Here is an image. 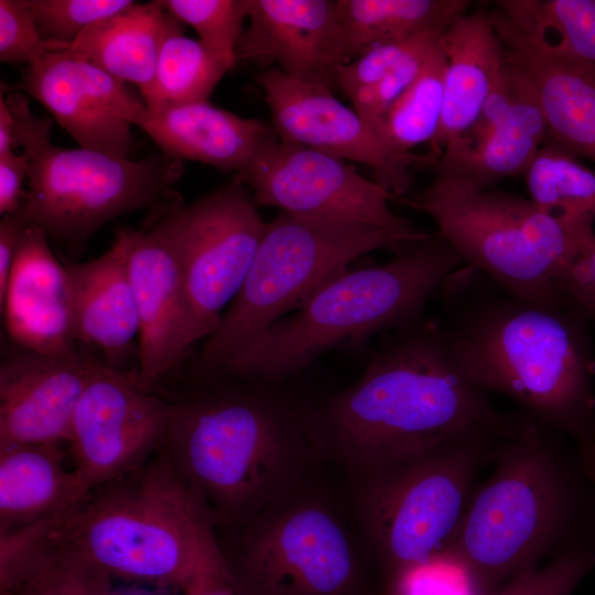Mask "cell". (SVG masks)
I'll use <instances>...</instances> for the list:
<instances>
[{
  "label": "cell",
  "mask_w": 595,
  "mask_h": 595,
  "mask_svg": "<svg viewBox=\"0 0 595 595\" xmlns=\"http://www.w3.org/2000/svg\"><path fill=\"white\" fill-rule=\"evenodd\" d=\"M303 414L324 463L346 476L447 442L510 429L456 364L440 322L423 316L388 332L359 379L305 396Z\"/></svg>",
  "instance_id": "obj_1"
},
{
  "label": "cell",
  "mask_w": 595,
  "mask_h": 595,
  "mask_svg": "<svg viewBox=\"0 0 595 595\" xmlns=\"http://www.w3.org/2000/svg\"><path fill=\"white\" fill-rule=\"evenodd\" d=\"M439 321L464 375L510 398L575 445L595 439V357L586 320L567 302L519 300L466 264L444 281Z\"/></svg>",
  "instance_id": "obj_2"
},
{
  "label": "cell",
  "mask_w": 595,
  "mask_h": 595,
  "mask_svg": "<svg viewBox=\"0 0 595 595\" xmlns=\"http://www.w3.org/2000/svg\"><path fill=\"white\" fill-rule=\"evenodd\" d=\"M294 380L207 379L172 403L161 450L215 530L244 523L323 465Z\"/></svg>",
  "instance_id": "obj_3"
},
{
  "label": "cell",
  "mask_w": 595,
  "mask_h": 595,
  "mask_svg": "<svg viewBox=\"0 0 595 595\" xmlns=\"http://www.w3.org/2000/svg\"><path fill=\"white\" fill-rule=\"evenodd\" d=\"M558 437L522 413L495 445L493 473L476 485L444 556L474 595L595 544V483Z\"/></svg>",
  "instance_id": "obj_4"
},
{
  "label": "cell",
  "mask_w": 595,
  "mask_h": 595,
  "mask_svg": "<svg viewBox=\"0 0 595 595\" xmlns=\"http://www.w3.org/2000/svg\"><path fill=\"white\" fill-rule=\"evenodd\" d=\"M463 264L447 240L431 234L386 263L347 268L207 379H295L335 347L366 345L425 316L428 302Z\"/></svg>",
  "instance_id": "obj_5"
},
{
  "label": "cell",
  "mask_w": 595,
  "mask_h": 595,
  "mask_svg": "<svg viewBox=\"0 0 595 595\" xmlns=\"http://www.w3.org/2000/svg\"><path fill=\"white\" fill-rule=\"evenodd\" d=\"M66 539L112 578L184 593L219 553L215 523L160 450L89 490L60 519Z\"/></svg>",
  "instance_id": "obj_6"
},
{
  "label": "cell",
  "mask_w": 595,
  "mask_h": 595,
  "mask_svg": "<svg viewBox=\"0 0 595 595\" xmlns=\"http://www.w3.org/2000/svg\"><path fill=\"white\" fill-rule=\"evenodd\" d=\"M408 206L430 215L464 263L508 294L534 304L566 302L562 284L595 237L594 223L554 216L530 198L437 170Z\"/></svg>",
  "instance_id": "obj_7"
},
{
  "label": "cell",
  "mask_w": 595,
  "mask_h": 595,
  "mask_svg": "<svg viewBox=\"0 0 595 595\" xmlns=\"http://www.w3.org/2000/svg\"><path fill=\"white\" fill-rule=\"evenodd\" d=\"M509 430L457 439L346 476L344 501L366 555L380 564L387 583L447 554L477 476Z\"/></svg>",
  "instance_id": "obj_8"
},
{
  "label": "cell",
  "mask_w": 595,
  "mask_h": 595,
  "mask_svg": "<svg viewBox=\"0 0 595 595\" xmlns=\"http://www.w3.org/2000/svg\"><path fill=\"white\" fill-rule=\"evenodd\" d=\"M215 536L239 595H359V534L315 476Z\"/></svg>",
  "instance_id": "obj_9"
},
{
  "label": "cell",
  "mask_w": 595,
  "mask_h": 595,
  "mask_svg": "<svg viewBox=\"0 0 595 595\" xmlns=\"http://www.w3.org/2000/svg\"><path fill=\"white\" fill-rule=\"evenodd\" d=\"M15 140L30 161L29 190L21 213L28 224L72 249L83 247L117 216L154 207L183 172L165 153L141 161L51 143L52 120L36 117L21 90L6 96Z\"/></svg>",
  "instance_id": "obj_10"
},
{
  "label": "cell",
  "mask_w": 595,
  "mask_h": 595,
  "mask_svg": "<svg viewBox=\"0 0 595 595\" xmlns=\"http://www.w3.org/2000/svg\"><path fill=\"white\" fill-rule=\"evenodd\" d=\"M414 242L381 228L280 212L267 224L250 271L204 344L195 371L216 374L266 328L299 309L322 284L374 250Z\"/></svg>",
  "instance_id": "obj_11"
},
{
  "label": "cell",
  "mask_w": 595,
  "mask_h": 595,
  "mask_svg": "<svg viewBox=\"0 0 595 595\" xmlns=\"http://www.w3.org/2000/svg\"><path fill=\"white\" fill-rule=\"evenodd\" d=\"M178 250L191 346L209 337L240 291L267 224L248 187L232 181L164 216Z\"/></svg>",
  "instance_id": "obj_12"
},
{
  "label": "cell",
  "mask_w": 595,
  "mask_h": 595,
  "mask_svg": "<svg viewBox=\"0 0 595 595\" xmlns=\"http://www.w3.org/2000/svg\"><path fill=\"white\" fill-rule=\"evenodd\" d=\"M235 176L248 187L257 206L277 207L302 217L369 225L411 241L431 235L390 209V202L407 205L408 198L366 178L340 158L279 137L268 141Z\"/></svg>",
  "instance_id": "obj_13"
},
{
  "label": "cell",
  "mask_w": 595,
  "mask_h": 595,
  "mask_svg": "<svg viewBox=\"0 0 595 595\" xmlns=\"http://www.w3.org/2000/svg\"><path fill=\"white\" fill-rule=\"evenodd\" d=\"M171 412L137 375L96 359L72 421L73 468L91 489L142 466L162 448Z\"/></svg>",
  "instance_id": "obj_14"
},
{
  "label": "cell",
  "mask_w": 595,
  "mask_h": 595,
  "mask_svg": "<svg viewBox=\"0 0 595 595\" xmlns=\"http://www.w3.org/2000/svg\"><path fill=\"white\" fill-rule=\"evenodd\" d=\"M256 79L279 139L368 165L375 171L376 181L401 198H407L413 184L409 167L434 166L437 161L431 154L391 153L374 127L328 88L300 82L279 68L262 71Z\"/></svg>",
  "instance_id": "obj_15"
},
{
  "label": "cell",
  "mask_w": 595,
  "mask_h": 595,
  "mask_svg": "<svg viewBox=\"0 0 595 595\" xmlns=\"http://www.w3.org/2000/svg\"><path fill=\"white\" fill-rule=\"evenodd\" d=\"M17 90L42 104L80 148L128 158L131 126L147 110L125 83L69 48L28 65Z\"/></svg>",
  "instance_id": "obj_16"
},
{
  "label": "cell",
  "mask_w": 595,
  "mask_h": 595,
  "mask_svg": "<svg viewBox=\"0 0 595 595\" xmlns=\"http://www.w3.org/2000/svg\"><path fill=\"white\" fill-rule=\"evenodd\" d=\"M121 231L140 321L137 377L151 387L191 346L183 270L164 217L150 228Z\"/></svg>",
  "instance_id": "obj_17"
},
{
  "label": "cell",
  "mask_w": 595,
  "mask_h": 595,
  "mask_svg": "<svg viewBox=\"0 0 595 595\" xmlns=\"http://www.w3.org/2000/svg\"><path fill=\"white\" fill-rule=\"evenodd\" d=\"M95 358H65L22 348L0 363V448L67 443Z\"/></svg>",
  "instance_id": "obj_18"
},
{
  "label": "cell",
  "mask_w": 595,
  "mask_h": 595,
  "mask_svg": "<svg viewBox=\"0 0 595 595\" xmlns=\"http://www.w3.org/2000/svg\"><path fill=\"white\" fill-rule=\"evenodd\" d=\"M237 61L275 62L300 82L328 88L347 64L337 0H247Z\"/></svg>",
  "instance_id": "obj_19"
},
{
  "label": "cell",
  "mask_w": 595,
  "mask_h": 595,
  "mask_svg": "<svg viewBox=\"0 0 595 595\" xmlns=\"http://www.w3.org/2000/svg\"><path fill=\"white\" fill-rule=\"evenodd\" d=\"M37 226L23 229L7 290L0 302L11 340L44 355L79 356L72 322L71 290L66 269Z\"/></svg>",
  "instance_id": "obj_20"
},
{
  "label": "cell",
  "mask_w": 595,
  "mask_h": 595,
  "mask_svg": "<svg viewBox=\"0 0 595 595\" xmlns=\"http://www.w3.org/2000/svg\"><path fill=\"white\" fill-rule=\"evenodd\" d=\"M491 19L508 53L530 78L553 139L574 155L595 162V65L549 55L498 10Z\"/></svg>",
  "instance_id": "obj_21"
},
{
  "label": "cell",
  "mask_w": 595,
  "mask_h": 595,
  "mask_svg": "<svg viewBox=\"0 0 595 595\" xmlns=\"http://www.w3.org/2000/svg\"><path fill=\"white\" fill-rule=\"evenodd\" d=\"M136 126L172 158L198 161L237 173L268 141L278 137L273 127L263 121L239 117L209 101L159 111L147 108Z\"/></svg>",
  "instance_id": "obj_22"
},
{
  "label": "cell",
  "mask_w": 595,
  "mask_h": 595,
  "mask_svg": "<svg viewBox=\"0 0 595 595\" xmlns=\"http://www.w3.org/2000/svg\"><path fill=\"white\" fill-rule=\"evenodd\" d=\"M444 100L431 155L463 136L475 122L507 57V50L485 9L463 12L444 31Z\"/></svg>",
  "instance_id": "obj_23"
},
{
  "label": "cell",
  "mask_w": 595,
  "mask_h": 595,
  "mask_svg": "<svg viewBox=\"0 0 595 595\" xmlns=\"http://www.w3.org/2000/svg\"><path fill=\"white\" fill-rule=\"evenodd\" d=\"M60 519L0 533V595H106L113 586L66 539Z\"/></svg>",
  "instance_id": "obj_24"
},
{
  "label": "cell",
  "mask_w": 595,
  "mask_h": 595,
  "mask_svg": "<svg viewBox=\"0 0 595 595\" xmlns=\"http://www.w3.org/2000/svg\"><path fill=\"white\" fill-rule=\"evenodd\" d=\"M89 490L63 444L1 447L0 533L63 518Z\"/></svg>",
  "instance_id": "obj_25"
},
{
  "label": "cell",
  "mask_w": 595,
  "mask_h": 595,
  "mask_svg": "<svg viewBox=\"0 0 595 595\" xmlns=\"http://www.w3.org/2000/svg\"><path fill=\"white\" fill-rule=\"evenodd\" d=\"M63 263L69 282L75 340L95 345L108 357L125 353L139 337L140 321L122 231L102 256Z\"/></svg>",
  "instance_id": "obj_26"
},
{
  "label": "cell",
  "mask_w": 595,
  "mask_h": 595,
  "mask_svg": "<svg viewBox=\"0 0 595 595\" xmlns=\"http://www.w3.org/2000/svg\"><path fill=\"white\" fill-rule=\"evenodd\" d=\"M170 19L160 1L136 2L90 25L65 47L122 83L137 85L142 96L153 82Z\"/></svg>",
  "instance_id": "obj_27"
},
{
  "label": "cell",
  "mask_w": 595,
  "mask_h": 595,
  "mask_svg": "<svg viewBox=\"0 0 595 595\" xmlns=\"http://www.w3.org/2000/svg\"><path fill=\"white\" fill-rule=\"evenodd\" d=\"M520 68L517 97L500 126L473 152L436 162V170L459 173L483 187L524 173L547 140L548 127L536 89Z\"/></svg>",
  "instance_id": "obj_28"
},
{
  "label": "cell",
  "mask_w": 595,
  "mask_h": 595,
  "mask_svg": "<svg viewBox=\"0 0 595 595\" xmlns=\"http://www.w3.org/2000/svg\"><path fill=\"white\" fill-rule=\"evenodd\" d=\"M465 0H337L347 63L369 48L431 29L466 12Z\"/></svg>",
  "instance_id": "obj_29"
},
{
  "label": "cell",
  "mask_w": 595,
  "mask_h": 595,
  "mask_svg": "<svg viewBox=\"0 0 595 595\" xmlns=\"http://www.w3.org/2000/svg\"><path fill=\"white\" fill-rule=\"evenodd\" d=\"M497 9L540 51L595 65V0H502Z\"/></svg>",
  "instance_id": "obj_30"
},
{
  "label": "cell",
  "mask_w": 595,
  "mask_h": 595,
  "mask_svg": "<svg viewBox=\"0 0 595 595\" xmlns=\"http://www.w3.org/2000/svg\"><path fill=\"white\" fill-rule=\"evenodd\" d=\"M228 71L199 40L186 36L184 24L171 14L154 78L142 100L150 111L208 101Z\"/></svg>",
  "instance_id": "obj_31"
},
{
  "label": "cell",
  "mask_w": 595,
  "mask_h": 595,
  "mask_svg": "<svg viewBox=\"0 0 595 595\" xmlns=\"http://www.w3.org/2000/svg\"><path fill=\"white\" fill-rule=\"evenodd\" d=\"M446 56L442 47L423 65L415 80L386 110L374 129L396 155L432 142L439 131L444 100Z\"/></svg>",
  "instance_id": "obj_32"
},
{
  "label": "cell",
  "mask_w": 595,
  "mask_h": 595,
  "mask_svg": "<svg viewBox=\"0 0 595 595\" xmlns=\"http://www.w3.org/2000/svg\"><path fill=\"white\" fill-rule=\"evenodd\" d=\"M530 199L554 216L595 221V171L547 138L523 173Z\"/></svg>",
  "instance_id": "obj_33"
},
{
  "label": "cell",
  "mask_w": 595,
  "mask_h": 595,
  "mask_svg": "<svg viewBox=\"0 0 595 595\" xmlns=\"http://www.w3.org/2000/svg\"><path fill=\"white\" fill-rule=\"evenodd\" d=\"M183 24L191 25L201 43L225 65L237 64L236 51L248 19L247 0H159Z\"/></svg>",
  "instance_id": "obj_34"
},
{
  "label": "cell",
  "mask_w": 595,
  "mask_h": 595,
  "mask_svg": "<svg viewBox=\"0 0 595 595\" xmlns=\"http://www.w3.org/2000/svg\"><path fill=\"white\" fill-rule=\"evenodd\" d=\"M445 29L422 31L369 48L337 69V87L349 98L358 89L378 83L411 58L436 52L442 47Z\"/></svg>",
  "instance_id": "obj_35"
},
{
  "label": "cell",
  "mask_w": 595,
  "mask_h": 595,
  "mask_svg": "<svg viewBox=\"0 0 595 595\" xmlns=\"http://www.w3.org/2000/svg\"><path fill=\"white\" fill-rule=\"evenodd\" d=\"M45 42L62 50L90 25L131 8L132 0H25Z\"/></svg>",
  "instance_id": "obj_36"
},
{
  "label": "cell",
  "mask_w": 595,
  "mask_h": 595,
  "mask_svg": "<svg viewBox=\"0 0 595 595\" xmlns=\"http://www.w3.org/2000/svg\"><path fill=\"white\" fill-rule=\"evenodd\" d=\"M594 567L595 544L574 547L485 595H571Z\"/></svg>",
  "instance_id": "obj_37"
},
{
  "label": "cell",
  "mask_w": 595,
  "mask_h": 595,
  "mask_svg": "<svg viewBox=\"0 0 595 595\" xmlns=\"http://www.w3.org/2000/svg\"><path fill=\"white\" fill-rule=\"evenodd\" d=\"M52 51L25 0H0V61L31 65Z\"/></svg>",
  "instance_id": "obj_38"
},
{
  "label": "cell",
  "mask_w": 595,
  "mask_h": 595,
  "mask_svg": "<svg viewBox=\"0 0 595 595\" xmlns=\"http://www.w3.org/2000/svg\"><path fill=\"white\" fill-rule=\"evenodd\" d=\"M387 595H474L459 567L442 558L387 583Z\"/></svg>",
  "instance_id": "obj_39"
},
{
  "label": "cell",
  "mask_w": 595,
  "mask_h": 595,
  "mask_svg": "<svg viewBox=\"0 0 595 595\" xmlns=\"http://www.w3.org/2000/svg\"><path fill=\"white\" fill-rule=\"evenodd\" d=\"M434 53L413 57L386 75L378 83L358 89L348 98L353 104V108L374 127L386 110L415 80L423 65Z\"/></svg>",
  "instance_id": "obj_40"
},
{
  "label": "cell",
  "mask_w": 595,
  "mask_h": 595,
  "mask_svg": "<svg viewBox=\"0 0 595 595\" xmlns=\"http://www.w3.org/2000/svg\"><path fill=\"white\" fill-rule=\"evenodd\" d=\"M562 295L586 320H595V237L567 272Z\"/></svg>",
  "instance_id": "obj_41"
},
{
  "label": "cell",
  "mask_w": 595,
  "mask_h": 595,
  "mask_svg": "<svg viewBox=\"0 0 595 595\" xmlns=\"http://www.w3.org/2000/svg\"><path fill=\"white\" fill-rule=\"evenodd\" d=\"M30 161L25 152L0 155V214L18 212L23 204V183L29 176Z\"/></svg>",
  "instance_id": "obj_42"
},
{
  "label": "cell",
  "mask_w": 595,
  "mask_h": 595,
  "mask_svg": "<svg viewBox=\"0 0 595 595\" xmlns=\"http://www.w3.org/2000/svg\"><path fill=\"white\" fill-rule=\"evenodd\" d=\"M184 594L239 595L220 550L197 572Z\"/></svg>",
  "instance_id": "obj_43"
},
{
  "label": "cell",
  "mask_w": 595,
  "mask_h": 595,
  "mask_svg": "<svg viewBox=\"0 0 595 595\" xmlns=\"http://www.w3.org/2000/svg\"><path fill=\"white\" fill-rule=\"evenodd\" d=\"M28 221L21 208L12 214L3 215L0 223V302L3 300L11 273L17 247Z\"/></svg>",
  "instance_id": "obj_44"
},
{
  "label": "cell",
  "mask_w": 595,
  "mask_h": 595,
  "mask_svg": "<svg viewBox=\"0 0 595 595\" xmlns=\"http://www.w3.org/2000/svg\"><path fill=\"white\" fill-rule=\"evenodd\" d=\"M3 90L0 95V155L13 152L15 140L14 118L7 104Z\"/></svg>",
  "instance_id": "obj_45"
},
{
  "label": "cell",
  "mask_w": 595,
  "mask_h": 595,
  "mask_svg": "<svg viewBox=\"0 0 595 595\" xmlns=\"http://www.w3.org/2000/svg\"><path fill=\"white\" fill-rule=\"evenodd\" d=\"M166 588L123 583L119 586H112L106 595H166Z\"/></svg>",
  "instance_id": "obj_46"
},
{
  "label": "cell",
  "mask_w": 595,
  "mask_h": 595,
  "mask_svg": "<svg viewBox=\"0 0 595 595\" xmlns=\"http://www.w3.org/2000/svg\"><path fill=\"white\" fill-rule=\"evenodd\" d=\"M581 464L595 483V439L580 445H575Z\"/></svg>",
  "instance_id": "obj_47"
}]
</instances>
